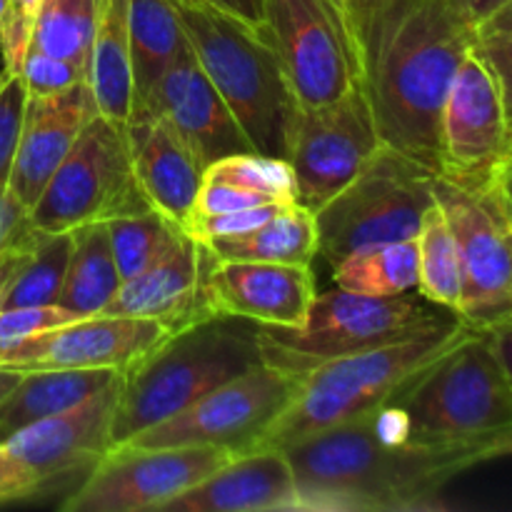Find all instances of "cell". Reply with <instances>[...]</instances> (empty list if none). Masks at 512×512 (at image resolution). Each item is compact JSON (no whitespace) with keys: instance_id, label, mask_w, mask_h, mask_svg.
<instances>
[{"instance_id":"obj_10","label":"cell","mask_w":512,"mask_h":512,"mask_svg":"<svg viewBox=\"0 0 512 512\" xmlns=\"http://www.w3.org/2000/svg\"><path fill=\"white\" fill-rule=\"evenodd\" d=\"M153 210L140 193L125 125L95 113L30 208L40 233H70Z\"/></svg>"},{"instance_id":"obj_6","label":"cell","mask_w":512,"mask_h":512,"mask_svg":"<svg viewBox=\"0 0 512 512\" xmlns=\"http://www.w3.org/2000/svg\"><path fill=\"white\" fill-rule=\"evenodd\" d=\"M508 335L510 328L473 333L390 400L415 438L512 445Z\"/></svg>"},{"instance_id":"obj_27","label":"cell","mask_w":512,"mask_h":512,"mask_svg":"<svg viewBox=\"0 0 512 512\" xmlns=\"http://www.w3.org/2000/svg\"><path fill=\"white\" fill-rule=\"evenodd\" d=\"M128 40L138 110L160 75L188 50V40L170 0H128Z\"/></svg>"},{"instance_id":"obj_36","label":"cell","mask_w":512,"mask_h":512,"mask_svg":"<svg viewBox=\"0 0 512 512\" xmlns=\"http://www.w3.org/2000/svg\"><path fill=\"white\" fill-rule=\"evenodd\" d=\"M43 0H8L0 20V55L5 75H18L23 60L33 45L35 18Z\"/></svg>"},{"instance_id":"obj_40","label":"cell","mask_w":512,"mask_h":512,"mask_svg":"<svg viewBox=\"0 0 512 512\" xmlns=\"http://www.w3.org/2000/svg\"><path fill=\"white\" fill-rule=\"evenodd\" d=\"M285 203H265L255 205V208L233 210V213H220L208 215V218L195 220L190 235L198 240H215V238H235V235H245L258 230L260 225L268 223L275 213Z\"/></svg>"},{"instance_id":"obj_11","label":"cell","mask_w":512,"mask_h":512,"mask_svg":"<svg viewBox=\"0 0 512 512\" xmlns=\"http://www.w3.org/2000/svg\"><path fill=\"white\" fill-rule=\"evenodd\" d=\"M300 378L275 365L258 368L218 385L175 413L143 430L123 445L135 448H218L230 455L250 453L263 445L268 430L293 400Z\"/></svg>"},{"instance_id":"obj_7","label":"cell","mask_w":512,"mask_h":512,"mask_svg":"<svg viewBox=\"0 0 512 512\" xmlns=\"http://www.w3.org/2000/svg\"><path fill=\"white\" fill-rule=\"evenodd\" d=\"M450 310L438 308L423 295H363L343 288L315 293L305 323L298 328H260L258 343L263 363L300 375L328 360L408 335L448 320Z\"/></svg>"},{"instance_id":"obj_22","label":"cell","mask_w":512,"mask_h":512,"mask_svg":"<svg viewBox=\"0 0 512 512\" xmlns=\"http://www.w3.org/2000/svg\"><path fill=\"white\" fill-rule=\"evenodd\" d=\"M93 115L95 108L85 83L55 95H28L18 150L8 175V188L25 208H33Z\"/></svg>"},{"instance_id":"obj_49","label":"cell","mask_w":512,"mask_h":512,"mask_svg":"<svg viewBox=\"0 0 512 512\" xmlns=\"http://www.w3.org/2000/svg\"><path fill=\"white\" fill-rule=\"evenodd\" d=\"M345 3H348V5H350V3H360V0H345Z\"/></svg>"},{"instance_id":"obj_20","label":"cell","mask_w":512,"mask_h":512,"mask_svg":"<svg viewBox=\"0 0 512 512\" xmlns=\"http://www.w3.org/2000/svg\"><path fill=\"white\" fill-rule=\"evenodd\" d=\"M208 258V245L180 230L155 263L120 283L103 315L158 320L170 333L210 318L203 300Z\"/></svg>"},{"instance_id":"obj_39","label":"cell","mask_w":512,"mask_h":512,"mask_svg":"<svg viewBox=\"0 0 512 512\" xmlns=\"http://www.w3.org/2000/svg\"><path fill=\"white\" fill-rule=\"evenodd\" d=\"M265 203H278V200H270L268 195L258 193V190L253 188H245V185L230 183V180H223V178H213V175H203L198 198H195L193 225L198 218L233 213V210L255 208V205H265Z\"/></svg>"},{"instance_id":"obj_31","label":"cell","mask_w":512,"mask_h":512,"mask_svg":"<svg viewBox=\"0 0 512 512\" xmlns=\"http://www.w3.org/2000/svg\"><path fill=\"white\" fill-rule=\"evenodd\" d=\"M73 233H40L28 258L10 280L0 310L30 308V305H55L68 268Z\"/></svg>"},{"instance_id":"obj_16","label":"cell","mask_w":512,"mask_h":512,"mask_svg":"<svg viewBox=\"0 0 512 512\" xmlns=\"http://www.w3.org/2000/svg\"><path fill=\"white\" fill-rule=\"evenodd\" d=\"M120 385L123 373L73 408L25 425L0 443L5 458L28 480L33 498L75 473H88L108 453Z\"/></svg>"},{"instance_id":"obj_3","label":"cell","mask_w":512,"mask_h":512,"mask_svg":"<svg viewBox=\"0 0 512 512\" xmlns=\"http://www.w3.org/2000/svg\"><path fill=\"white\" fill-rule=\"evenodd\" d=\"M263 363L258 325L210 315L170 333L123 373L110 425V448L173 418L215 390Z\"/></svg>"},{"instance_id":"obj_46","label":"cell","mask_w":512,"mask_h":512,"mask_svg":"<svg viewBox=\"0 0 512 512\" xmlns=\"http://www.w3.org/2000/svg\"><path fill=\"white\" fill-rule=\"evenodd\" d=\"M25 378L23 370H15V368H3L0 365V403H3L5 398H8L10 393H13L15 388H18L20 380Z\"/></svg>"},{"instance_id":"obj_13","label":"cell","mask_w":512,"mask_h":512,"mask_svg":"<svg viewBox=\"0 0 512 512\" xmlns=\"http://www.w3.org/2000/svg\"><path fill=\"white\" fill-rule=\"evenodd\" d=\"M435 203L460 263L458 318L478 333L512 323V198L470 195L435 178Z\"/></svg>"},{"instance_id":"obj_42","label":"cell","mask_w":512,"mask_h":512,"mask_svg":"<svg viewBox=\"0 0 512 512\" xmlns=\"http://www.w3.org/2000/svg\"><path fill=\"white\" fill-rule=\"evenodd\" d=\"M28 498H33L28 480L23 478V473H20V470L5 458L3 450H0V505Z\"/></svg>"},{"instance_id":"obj_4","label":"cell","mask_w":512,"mask_h":512,"mask_svg":"<svg viewBox=\"0 0 512 512\" xmlns=\"http://www.w3.org/2000/svg\"><path fill=\"white\" fill-rule=\"evenodd\" d=\"M478 330L458 315L403 340L328 360L298 375L293 400L260 448H285L390 403L408 383ZM258 448V450H260Z\"/></svg>"},{"instance_id":"obj_48","label":"cell","mask_w":512,"mask_h":512,"mask_svg":"<svg viewBox=\"0 0 512 512\" xmlns=\"http://www.w3.org/2000/svg\"><path fill=\"white\" fill-rule=\"evenodd\" d=\"M5 80H8V75H5V70H0V88L5 85Z\"/></svg>"},{"instance_id":"obj_47","label":"cell","mask_w":512,"mask_h":512,"mask_svg":"<svg viewBox=\"0 0 512 512\" xmlns=\"http://www.w3.org/2000/svg\"><path fill=\"white\" fill-rule=\"evenodd\" d=\"M5 3H8V0H0V20H3L5 15Z\"/></svg>"},{"instance_id":"obj_45","label":"cell","mask_w":512,"mask_h":512,"mask_svg":"<svg viewBox=\"0 0 512 512\" xmlns=\"http://www.w3.org/2000/svg\"><path fill=\"white\" fill-rule=\"evenodd\" d=\"M28 253L30 250H18V253H8L0 258V300H3L10 280H13V275L18 273V268L23 265V260L28 258Z\"/></svg>"},{"instance_id":"obj_21","label":"cell","mask_w":512,"mask_h":512,"mask_svg":"<svg viewBox=\"0 0 512 512\" xmlns=\"http://www.w3.org/2000/svg\"><path fill=\"white\" fill-rule=\"evenodd\" d=\"M125 133L140 193L155 213L190 235L205 165L160 115L138 110Z\"/></svg>"},{"instance_id":"obj_24","label":"cell","mask_w":512,"mask_h":512,"mask_svg":"<svg viewBox=\"0 0 512 512\" xmlns=\"http://www.w3.org/2000/svg\"><path fill=\"white\" fill-rule=\"evenodd\" d=\"M85 85L95 113L125 125L133 118L135 90L128 40V0H100L85 58Z\"/></svg>"},{"instance_id":"obj_43","label":"cell","mask_w":512,"mask_h":512,"mask_svg":"<svg viewBox=\"0 0 512 512\" xmlns=\"http://www.w3.org/2000/svg\"><path fill=\"white\" fill-rule=\"evenodd\" d=\"M200 3L213 5V8L223 10L243 23L255 25V28L263 25V0H200Z\"/></svg>"},{"instance_id":"obj_41","label":"cell","mask_w":512,"mask_h":512,"mask_svg":"<svg viewBox=\"0 0 512 512\" xmlns=\"http://www.w3.org/2000/svg\"><path fill=\"white\" fill-rule=\"evenodd\" d=\"M38 235L40 230H35L30 210L15 198L8 185L0 188V258L18 250H30Z\"/></svg>"},{"instance_id":"obj_2","label":"cell","mask_w":512,"mask_h":512,"mask_svg":"<svg viewBox=\"0 0 512 512\" xmlns=\"http://www.w3.org/2000/svg\"><path fill=\"white\" fill-rule=\"evenodd\" d=\"M348 10L380 140L438 173L440 113L475 25L458 0H360Z\"/></svg>"},{"instance_id":"obj_33","label":"cell","mask_w":512,"mask_h":512,"mask_svg":"<svg viewBox=\"0 0 512 512\" xmlns=\"http://www.w3.org/2000/svg\"><path fill=\"white\" fill-rule=\"evenodd\" d=\"M105 225H108L110 248H113L120 280H130L133 275L143 273L150 263H155L168 250L175 235L180 233V228L168 223L155 210L128 215V218H115Z\"/></svg>"},{"instance_id":"obj_28","label":"cell","mask_w":512,"mask_h":512,"mask_svg":"<svg viewBox=\"0 0 512 512\" xmlns=\"http://www.w3.org/2000/svg\"><path fill=\"white\" fill-rule=\"evenodd\" d=\"M220 260H260V263L313 265L318 258L315 218L300 203L280 205L278 213L258 230L235 238L203 240Z\"/></svg>"},{"instance_id":"obj_15","label":"cell","mask_w":512,"mask_h":512,"mask_svg":"<svg viewBox=\"0 0 512 512\" xmlns=\"http://www.w3.org/2000/svg\"><path fill=\"white\" fill-rule=\"evenodd\" d=\"M380 145L360 88L333 103L300 108L285 155L295 173L298 203L315 213L363 170Z\"/></svg>"},{"instance_id":"obj_9","label":"cell","mask_w":512,"mask_h":512,"mask_svg":"<svg viewBox=\"0 0 512 512\" xmlns=\"http://www.w3.org/2000/svg\"><path fill=\"white\" fill-rule=\"evenodd\" d=\"M510 175V80L470 48L440 113L435 178L470 195L512 198Z\"/></svg>"},{"instance_id":"obj_19","label":"cell","mask_w":512,"mask_h":512,"mask_svg":"<svg viewBox=\"0 0 512 512\" xmlns=\"http://www.w3.org/2000/svg\"><path fill=\"white\" fill-rule=\"evenodd\" d=\"M138 110L160 115L208 168L228 155L255 153L228 103L200 70L190 45L155 83ZM135 110V113H138Z\"/></svg>"},{"instance_id":"obj_32","label":"cell","mask_w":512,"mask_h":512,"mask_svg":"<svg viewBox=\"0 0 512 512\" xmlns=\"http://www.w3.org/2000/svg\"><path fill=\"white\" fill-rule=\"evenodd\" d=\"M98 10L100 0H43L30 48L85 65Z\"/></svg>"},{"instance_id":"obj_26","label":"cell","mask_w":512,"mask_h":512,"mask_svg":"<svg viewBox=\"0 0 512 512\" xmlns=\"http://www.w3.org/2000/svg\"><path fill=\"white\" fill-rule=\"evenodd\" d=\"M70 233H73V248L55 305L73 310L80 318L103 315L123 283L110 248L108 225H80Z\"/></svg>"},{"instance_id":"obj_34","label":"cell","mask_w":512,"mask_h":512,"mask_svg":"<svg viewBox=\"0 0 512 512\" xmlns=\"http://www.w3.org/2000/svg\"><path fill=\"white\" fill-rule=\"evenodd\" d=\"M203 175L230 180L268 195L278 203H298L295 173L285 158H270L260 153H240L220 158L205 168Z\"/></svg>"},{"instance_id":"obj_8","label":"cell","mask_w":512,"mask_h":512,"mask_svg":"<svg viewBox=\"0 0 512 512\" xmlns=\"http://www.w3.org/2000/svg\"><path fill=\"white\" fill-rule=\"evenodd\" d=\"M433 205V170L380 145L363 170L313 213L318 255L333 268L358 250L418 238Z\"/></svg>"},{"instance_id":"obj_12","label":"cell","mask_w":512,"mask_h":512,"mask_svg":"<svg viewBox=\"0 0 512 512\" xmlns=\"http://www.w3.org/2000/svg\"><path fill=\"white\" fill-rule=\"evenodd\" d=\"M263 25L300 108L333 103L360 88L345 0H263Z\"/></svg>"},{"instance_id":"obj_25","label":"cell","mask_w":512,"mask_h":512,"mask_svg":"<svg viewBox=\"0 0 512 512\" xmlns=\"http://www.w3.org/2000/svg\"><path fill=\"white\" fill-rule=\"evenodd\" d=\"M118 370H33L0 403V443L20 428L73 408L118 378Z\"/></svg>"},{"instance_id":"obj_14","label":"cell","mask_w":512,"mask_h":512,"mask_svg":"<svg viewBox=\"0 0 512 512\" xmlns=\"http://www.w3.org/2000/svg\"><path fill=\"white\" fill-rule=\"evenodd\" d=\"M235 455L218 448H110L60 503L65 512L163 510Z\"/></svg>"},{"instance_id":"obj_5","label":"cell","mask_w":512,"mask_h":512,"mask_svg":"<svg viewBox=\"0 0 512 512\" xmlns=\"http://www.w3.org/2000/svg\"><path fill=\"white\" fill-rule=\"evenodd\" d=\"M190 53L228 103L255 153L288 155L298 100L265 25L243 23L200 0H170Z\"/></svg>"},{"instance_id":"obj_18","label":"cell","mask_w":512,"mask_h":512,"mask_svg":"<svg viewBox=\"0 0 512 512\" xmlns=\"http://www.w3.org/2000/svg\"><path fill=\"white\" fill-rule=\"evenodd\" d=\"M315 293L313 265L220 260L210 253L203 278L210 315L248 320L260 328L303 325Z\"/></svg>"},{"instance_id":"obj_29","label":"cell","mask_w":512,"mask_h":512,"mask_svg":"<svg viewBox=\"0 0 512 512\" xmlns=\"http://www.w3.org/2000/svg\"><path fill=\"white\" fill-rule=\"evenodd\" d=\"M335 288L363 295H405L418 290V240L358 250L333 265Z\"/></svg>"},{"instance_id":"obj_1","label":"cell","mask_w":512,"mask_h":512,"mask_svg":"<svg viewBox=\"0 0 512 512\" xmlns=\"http://www.w3.org/2000/svg\"><path fill=\"white\" fill-rule=\"evenodd\" d=\"M510 448L415 438L403 410L385 403L280 450L303 512H435L445 510L443 490L455 478Z\"/></svg>"},{"instance_id":"obj_37","label":"cell","mask_w":512,"mask_h":512,"mask_svg":"<svg viewBox=\"0 0 512 512\" xmlns=\"http://www.w3.org/2000/svg\"><path fill=\"white\" fill-rule=\"evenodd\" d=\"M18 75L28 95H55L85 83V65L30 48Z\"/></svg>"},{"instance_id":"obj_38","label":"cell","mask_w":512,"mask_h":512,"mask_svg":"<svg viewBox=\"0 0 512 512\" xmlns=\"http://www.w3.org/2000/svg\"><path fill=\"white\" fill-rule=\"evenodd\" d=\"M25 100H28V93L20 75H8L0 88V188L8 185L10 168H13L20 128H23Z\"/></svg>"},{"instance_id":"obj_35","label":"cell","mask_w":512,"mask_h":512,"mask_svg":"<svg viewBox=\"0 0 512 512\" xmlns=\"http://www.w3.org/2000/svg\"><path fill=\"white\" fill-rule=\"evenodd\" d=\"M83 320L78 313L60 305H30V308L0 310V355L13 350L15 345L35 338L40 333L60 328V325Z\"/></svg>"},{"instance_id":"obj_44","label":"cell","mask_w":512,"mask_h":512,"mask_svg":"<svg viewBox=\"0 0 512 512\" xmlns=\"http://www.w3.org/2000/svg\"><path fill=\"white\" fill-rule=\"evenodd\" d=\"M458 5L463 8V13L468 15L470 23H480V20L490 18V15H495L498 10L508 8L512 5V0H458Z\"/></svg>"},{"instance_id":"obj_17","label":"cell","mask_w":512,"mask_h":512,"mask_svg":"<svg viewBox=\"0 0 512 512\" xmlns=\"http://www.w3.org/2000/svg\"><path fill=\"white\" fill-rule=\"evenodd\" d=\"M170 335L158 320L93 315L40 333L0 355L3 368L118 370L125 373Z\"/></svg>"},{"instance_id":"obj_30","label":"cell","mask_w":512,"mask_h":512,"mask_svg":"<svg viewBox=\"0 0 512 512\" xmlns=\"http://www.w3.org/2000/svg\"><path fill=\"white\" fill-rule=\"evenodd\" d=\"M418 293L438 308L458 313L460 263L453 233L443 210L435 203L425 213L418 233Z\"/></svg>"},{"instance_id":"obj_23","label":"cell","mask_w":512,"mask_h":512,"mask_svg":"<svg viewBox=\"0 0 512 512\" xmlns=\"http://www.w3.org/2000/svg\"><path fill=\"white\" fill-rule=\"evenodd\" d=\"M160 512H303L293 468L280 448L240 453Z\"/></svg>"}]
</instances>
